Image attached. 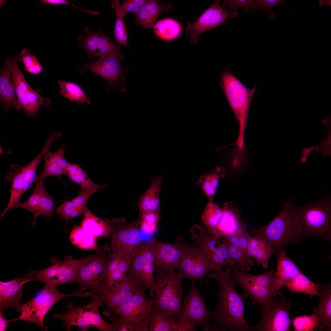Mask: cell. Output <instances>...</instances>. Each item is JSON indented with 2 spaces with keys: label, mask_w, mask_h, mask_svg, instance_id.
Segmentation results:
<instances>
[{
  "label": "cell",
  "mask_w": 331,
  "mask_h": 331,
  "mask_svg": "<svg viewBox=\"0 0 331 331\" xmlns=\"http://www.w3.org/2000/svg\"><path fill=\"white\" fill-rule=\"evenodd\" d=\"M231 267L228 266L225 271L208 275L219 284L218 291L215 294L218 302L210 313L214 322L210 331H253L244 317L245 298L237 291L231 278Z\"/></svg>",
  "instance_id": "1"
},
{
  "label": "cell",
  "mask_w": 331,
  "mask_h": 331,
  "mask_svg": "<svg viewBox=\"0 0 331 331\" xmlns=\"http://www.w3.org/2000/svg\"><path fill=\"white\" fill-rule=\"evenodd\" d=\"M296 205L292 196L286 200L279 213L264 225L250 231L253 236L265 239L275 253L286 249L291 244L299 243L302 239L297 215Z\"/></svg>",
  "instance_id": "2"
},
{
  "label": "cell",
  "mask_w": 331,
  "mask_h": 331,
  "mask_svg": "<svg viewBox=\"0 0 331 331\" xmlns=\"http://www.w3.org/2000/svg\"><path fill=\"white\" fill-rule=\"evenodd\" d=\"M220 76V87L239 125L236 144L240 149H242L250 105L257 87L255 86L251 89L247 88L229 69L222 72Z\"/></svg>",
  "instance_id": "3"
},
{
  "label": "cell",
  "mask_w": 331,
  "mask_h": 331,
  "mask_svg": "<svg viewBox=\"0 0 331 331\" xmlns=\"http://www.w3.org/2000/svg\"><path fill=\"white\" fill-rule=\"evenodd\" d=\"M326 198L297 206V215L301 237L331 241V198L326 189Z\"/></svg>",
  "instance_id": "4"
},
{
  "label": "cell",
  "mask_w": 331,
  "mask_h": 331,
  "mask_svg": "<svg viewBox=\"0 0 331 331\" xmlns=\"http://www.w3.org/2000/svg\"><path fill=\"white\" fill-rule=\"evenodd\" d=\"M93 293L79 289L71 294H65L58 290L56 287L45 284L44 288L34 298L21 305V315L10 320L13 322L21 320L33 323L47 331L48 328L44 324V317L52 306L61 299L69 297L83 298L90 297Z\"/></svg>",
  "instance_id": "5"
},
{
  "label": "cell",
  "mask_w": 331,
  "mask_h": 331,
  "mask_svg": "<svg viewBox=\"0 0 331 331\" xmlns=\"http://www.w3.org/2000/svg\"><path fill=\"white\" fill-rule=\"evenodd\" d=\"M90 297L91 301L88 304L76 306L73 303H68L67 310L65 312L54 314L53 316L61 320L68 331L72 326H78L82 331H86L91 327H96L101 331H114V324L108 323L100 314V307L103 302L100 296L93 293Z\"/></svg>",
  "instance_id": "6"
},
{
  "label": "cell",
  "mask_w": 331,
  "mask_h": 331,
  "mask_svg": "<svg viewBox=\"0 0 331 331\" xmlns=\"http://www.w3.org/2000/svg\"><path fill=\"white\" fill-rule=\"evenodd\" d=\"M55 141L52 137L46 139L44 147L40 154L28 164L22 166L18 164H12L11 170L6 174V178L11 184L10 195L8 204L0 215L2 219L8 211L16 208L21 203L19 199L22 195L29 189L32 184L38 179L36 170L40 161L45 153L49 150L52 143Z\"/></svg>",
  "instance_id": "7"
},
{
  "label": "cell",
  "mask_w": 331,
  "mask_h": 331,
  "mask_svg": "<svg viewBox=\"0 0 331 331\" xmlns=\"http://www.w3.org/2000/svg\"><path fill=\"white\" fill-rule=\"evenodd\" d=\"M184 279L179 272L158 271L154 278L156 295L154 306L163 311L180 315Z\"/></svg>",
  "instance_id": "8"
},
{
  "label": "cell",
  "mask_w": 331,
  "mask_h": 331,
  "mask_svg": "<svg viewBox=\"0 0 331 331\" xmlns=\"http://www.w3.org/2000/svg\"><path fill=\"white\" fill-rule=\"evenodd\" d=\"M97 252L83 258L75 283L78 285L79 289H83L99 295L107 285V268L111 256Z\"/></svg>",
  "instance_id": "9"
},
{
  "label": "cell",
  "mask_w": 331,
  "mask_h": 331,
  "mask_svg": "<svg viewBox=\"0 0 331 331\" xmlns=\"http://www.w3.org/2000/svg\"><path fill=\"white\" fill-rule=\"evenodd\" d=\"M50 260L51 264L47 268L40 271L32 270L25 276L29 281H40L56 287L75 283L83 258L74 259L67 255L63 261L55 257H51Z\"/></svg>",
  "instance_id": "10"
},
{
  "label": "cell",
  "mask_w": 331,
  "mask_h": 331,
  "mask_svg": "<svg viewBox=\"0 0 331 331\" xmlns=\"http://www.w3.org/2000/svg\"><path fill=\"white\" fill-rule=\"evenodd\" d=\"M278 295L279 300L272 298L261 306L260 319L253 327V331H292L289 308L292 304L280 292Z\"/></svg>",
  "instance_id": "11"
},
{
  "label": "cell",
  "mask_w": 331,
  "mask_h": 331,
  "mask_svg": "<svg viewBox=\"0 0 331 331\" xmlns=\"http://www.w3.org/2000/svg\"><path fill=\"white\" fill-rule=\"evenodd\" d=\"M17 57L15 56L10 59V63L11 79L16 95L26 115L35 116L40 108L49 106L50 100L48 97L42 96L40 91L34 90L29 86L17 65Z\"/></svg>",
  "instance_id": "12"
},
{
  "label": "cell",
  "mask_w": 331,
  "mask_h": 331,
  "mask_svg": "<svg viewBox=\"0 0 331 331\" xmlns=\"http://www.w3.org/2000/svg\"><path fill=\"white\" fill-rule=\"evenodd\" d=\"M124 55L118 51L112 53L100 56L97 61L82 66H77L82 74L86 71L93 73L95 75L100 76L107 81V91L116 89L126 82L124 74L128 70L120 64Z\"/></svg>",
  "instance_id": "13"
},
{
  "label": "cell",
  "mask_w": 331,
  "mask_h": 331,
  "mask_svg": "<svg viewBox=\"0 0 331 331\" xmlns=\"http://www.w3.org/2000/svg\"><path fill=\"white\" fill-rule=\"evenodd\" d=\"M112 221L111 231L112 254L131 256L143 242L140 234L141 231L139 219L126 224L125 219Z\"/></svg>",
  "instance_id": "14"
},
{
  "label": "cell",
  "mask_w": 331,
  "mask_h": 331,
  "mask_svg": "<svg viewBox=\"0 0 331 331\" xmlns=\"http://www.w3.org/2000/svg\"><path fill=\"white\" fill-rule=\"evenodd\" d=\"M210 312L205 299L193 282L188 293L185 297L183 307L177 321L196 326L200 325L204 331H210Z\"/></svg>",
  "instance_id": "15"
},
{
  "label": "cell",
  "mask_w": 331,
  "mask_h": 331,
  "mask_svg": "<svg viewBox=\"0 0 331 331\" xmlns=\"http://www.w3.org/2000/svg\"><path fill=\"white\" fill-rule=\"evenodd\" d=\"M147 288L138 279L127 274L121 281L106 287L99 296L111 312L123 305L133 297Z\"/></svg>",
  "instance_id": "16"
},
{
  "label": "cell",
  "mask_w": 331,
  "mask_h": 331,
  "mask_svg": "<svg viewBox=\"0 0 331 331\" xmlns=\"http://www.w3.org/2000/svg\"><path fill=\"white\" fill-rule=\"evenodd\" d=\"M178 270L184 278H188L192 282L198 280L202 283L211 270L203 250L196 245L187 244L183 250Z\"/></svg>",
  "instance_id": "17"
},
{
  "label": "cell",
  "mask_w": 331,
  "mask_h": 331,
  "mask_svg": "<svg viewBox=\"0 0 331 331\" xmlns=\"http://www.w3.org/2000/svg\"><path fill=\"white\" fill-rule=\"evenodd\" d=\"M152 242L155 255L154 271L172 272L176 269L179 270L183 250L187 244L184 239L179 236L172 243L156 240Z\"/></svg>",
  "instance_id": "18"
},
{
  "label": "cell",
  "mask_w": 331,
  "mask_h": 331,
  "mask_svg": "<svg viewBox=\"0 0 331 331\" xmlns=\"http://www.w3.org/2000/svg\"><path fill=\"white\" fill-rule=\"evenodd\" d=\"M219 2V0L214 1L194 23H187L185 34L195 45L200 38V34L226 23L230 15L220 6Z\"/></svg>",
  "instance_id": "19"
},
{
  "label": "cell",
  "mask_w": 331,
  "mask_h": 331,
  "mask_svg": "<svg viewBox=\"0 0 331 331\" xmlns=\"http://www.w3.org/2000/svg\"><path fill=\"white\" fill-rule=\"evenodd\" d=\"M145 291H141L125 304L112 311L113 315L124 321L150 320L154 300L146 296Z\"/></svg>",
  "instance_id": "20"
},
{
  "label": "cell",
  "mask_w": 331,
  "mask_h": 331,
  "mask_svg": "<svg viewBox=\"0 0 331 331\" xmlns=\"http://www.w3.org/2000/svg\"><path fill=\"white\" fill-rule=\"evenodd\" d=\"M84 31L86 33V36H80L78 43L80 48L84 50L89 59L120 51V45L114 43L108 36L102 33L100 30L93 32L87 27L84 29Z\"/></svg>",
  "instance_id": "21"
},
{
  "label": "cell",
  "mask_w": 331,
  "mask_h": 331,
  "mask_svg": "<svg viewBox=\"0 0 331 331\" xmlns=\"http://www.w3.org/2000/svg\"><path fill=\"white\" fill-rule=\"evenodd\" d=\"M275 272L273 267L262 274H252L234 266L231 267L230 277L234 284L244 287L249 291H256L263 287L270 288L273 291Z\"/></svg>",
  "instance_id": "22"
},
{
  "label": "cell",
  "mask_w": 331,
  "mask_h": 331,
  "mask_svg": "<svg viewBox=\"0 0 331 331\" xmlns=\"http://www.w3.org/2000/svg\"><path fill=\"white\" fill-rule=\"evenodd\" d=\"M286 250L281 249L276 252L277 267L275 272L273 291L275 298L281 288L297 276L301 271L294 262L286 254Z\"/></svg>",
  "instance_id": "23"
},
{
  "label": "cell",
  "mask_w": 331,
  "mask_h": 331,
  "mask_svg": "<svg viewBox=\"0 0 331 331\" xmlns=\"http://www.w3.org/2000/svg\"><path fill=\"white\" fill-rule=\"evenodd\" d=\"M29 282L25 277L17 276L14 279L7 282L0 281V311L13 307L20 312V301L22 296V287Z\"/></svg>",
  "instance_id": "24"
},
{
  "label": "cell",
  "mask_w": 331,
  "mask_h": 331,
  "mask_svg": "<svg viewBox=\"0 0 331 331\" xmlns=\"http://www.w3.org/2000/svg\"><path fill=\"white\" fill-rule=\"evenodd\" d=\"M10 63V59L6 58L0 71V100L6 112L12 108L17 111L21 108L19 101L16 99L15 89L11 80Z\"/></svg>",
  "instance_id": "25"
},
{
  "label": "cell",
  "mask_w": 331,
  "mask_h": 331,
  "mask_svg": "<svg viewBox=\"0 0 331 331\" xmlns=\"http://www.w3.org/2000/svg\"><path fill=\"white\" fill-rule=\"evenodd\" d=\"M173 9L171 3L164 5L159 0H147L135 13L134 22L143 28L150 29L156 22L158 16Z\"/></svg>",
  "instance_id": "26"
},
{
  "label": "cell",
  "mask_w": 331,
  "mask_h": 331,
  "mask_svg": "<svg viewBox=\"0 0 331 331\" xmlns=\"http://www.w3.org/2000/svg\"><path fill=\"white\" fill-rule=\"evenodd\" d=\"M318 293L319 302L318 306L313 308V313L319 321L317 331H331V283H325L320 285Z\"/></svg>",
  "instance_id": "27"
},
{
  "label": "cell",
  "mask_w": 331,
  "mask_h": 331,
  "mask_svg": "<svg viewBox=\"0 0 331 331\" xmlns=\"http://www.w3.org/2000/svg\"><path fill=\"white\" fill-rule=\"evenodd\" d=\"M162 180V176L161 175L151 179L149 188L141 195L137 204L139 208V215L149 212L161 214L159 194Z\"/></svg>",
  "instance_id": "28"
},
{
  "label": "cell",
  "mask_w": 331,
  "mask_h": 331,
  "mask_svg": "<svg viewBox=\"0 0 331 331\" xmlns=\"http://www.w3.org/2000/svg\"><path fill=\"white\" fill-rule=\"evenodd\" d=\"M66 147L62 146L59 149L55 152L48 151L44 155V164L43 170L38 179L44 180L45 178L52 175H56L60 178L64 173V170L68 162L64 157Z\"/></svg>",
  "instance_id": "29"
},
{
  "label": "cell",
  "mask_w": 331,
  "mask_h": 331,
  "mask_svg": "<svg viewBox=\"0 0 331 331\" xmlns=\"http://www.w3.org/2000/svg\"><path fill=\"white\" fill-rule=\"evenodd\" d=\"M223 216L215 236L219 239L236 234L246 230L241 223L238 213L226 205L223 208Z\"/></svg>",
  "instance_id": "30"
},
{
  "label": "cell",
  "mask_w": 331,
  "mask_h": 331,
  "mask_svg": "<svg viewBox=\"0 0 331 331\" xmlns=\"http://www.w3.org/2000/svg\"><path fill=\"white\" fill-rule=\"evenodd\" d=\"M247 253L256 261L258 265H261L267 269L269 259L275 253L273 248L264 239L257 236H251L249 241Z\"/></svg>",
  "instance_id": "31"
},
{
  "label": "cell",
  "mask_w": 331,
  "mask_h": 331,
  "mask_svg": "<svg viewBox=\"0 0 331 331\" xmlns=\"http://www.w3.org/2000/svg\"><path fill=\"white\" fill-rule=\"evenodd\" d=\"M204 225H193L190 229L192 240L201 249L207 258L211 256L222 243L219 239L207 233Z\"/></svg>",
  "instance_id": "32"
},
{
  "label": "cell",
  "mask_w": 331,
  "mask_h": 331,
  "mask_svg": "<svg viewBox=\"0 0 331 331\" xmlns=\"http://www.w3.org/2000/svg\"><path fill=\"white\" fill-rule=\"evenodd\" d=\"M81 226L95 237L108 238L113 228L112 221L103 220L92 214L88 209L84 214Z\"/></svg>",
  "instance_id": "33"
},
{
  "label": "cell",
  "mask_w": 331,
  "mask_h": 331,
  "mask_svg": "<svg viewBox=\"0 0 331 331\" xmlns=\"http://www.w3.org/2000/svg\"><path fill=\"white\" fill-rule=\"evenodd\" d=\"M179 315L163 311L154 306L148 331H178L177 321Z\"/></svg>",
  "instance_id": "34"
},
{
  "label": "cell",
  "mask_w": 331,
  "mask_h": 331,
  "mask_svg": "<svg viewBox=\"0 0 331 331\" xmlns=\"http://www.w3.org/2000/svg\"><path fill=\"white\" fill-rule=\"evenodd\" d=\"M320 285L312 281L301 272L284 286L291 293L308 294L312 298L315 296L319 297L318 289Z\"/></svg>",
  "instance_id": "35"
},
{
  "label": "cell",
  "mask_w": 331,
  "mask_h": 331,
  "mask_svg": "<svg viewBox=\"0 0 331 331\" xmlns=\"http://www.w3.org/2000/svg\"><path fill=\"white\" fill-rule=\"evenodd\" d=\"M64 173L78 184L83 190H93L97 191L107 186L106 184L101 185L94 183L78 164L69 163L64 170Z\"/></svg>",
  "instance_id": "36"
},
{
  "label": "cell",
  "mask_w": 331,
  "mask_h": 331,
  "mask_svg": "<svg viewBox=\"0 0 331 331\" xmlns=\"http://www.w3.org/2000/svg\"><path fill=\"white\" fill-rule=\"evenodd\" d=\"M44 180L38 179L30 197L23 203H20L16 207L25 208L33 214L34 219L31 223L32 226L34 225L37 217L40 215L43 193L45 189L44 186Z\"/></svg>",
  "instance_id": "37"
},
{
  "label": "cell",
  "mask_w": 331,
  "mask_h": 331,
  "mask_svg": "<svg viewBox=\"0 0 331 331\" xmlns=\"http://www.w3.org/2000/svg\"><path fill=\"white\" fill-rule=\"evenodd\" d=\"M57 83L60 88L59 92L69 101H74L76 105L84 104H90L91 100L85 94L82 88L73 82L58 80Z\"/></svg>",
  "instance_id": "38"
},
{
  "label": "cell",
  "mask_w": 331,
  "mask_h": 331,
  "mask_svg": "<svg viewBox=\"0 0 331 331\" xmlns=\"http://www.w3.org/2000/svg\"><path fill=\"white\" fill-rule=\"evenodd\" d=\"M223 213V208L210 202L206 204L202 214L201 219L204 226L212 235L215 236Z\"/></svg>",
  "instance_id": "39"
},
{
  "label": "cell",
  "mask_w": 331,
  "mask_h": 331,
  "mask_svg": "<svg viewBox=\"0 0 331 331\" xmlns=\"http://www.w3.org/2000/svg\"><path fill=\"white\" fill-rule=\"evenodd\" d=\"M152 27L154 32L158 36L166 40H172L177 38L182 29L177 21L169 18L159 21Z\"/></svg>",
  "instance_id": "40"
},
{
  "label": "cell",
  "mask_w": 331,
  "mask_h": 331,
  "mask_svg": "<svg viewBox=\"0 0 331 331\" xmlns=\"http://www.w3.org/2000/svg\"><path fill=\"white\" fill-rule=\"evenodd\" d=\"M222 242V243L215 252L207 258L211 270L215 272L223 270L225 266L236 267V264L230 257L227 244L224 242Z\"/></svg>",
  "instance_id": "41"
},
{
  "label": "cell",
  "mask_w": 331,
  "mask_h": 331,
  "mask_svg": "<svg viewBox=\"0 0 331 331\" xmlns=\"http://www.w3.org/2000/svg\"><path fill=\"white\" fill-rule=\"evenodd\" d=\"M97 237L84 230L80 226H74L69 237L70 242L74 245L84 249H92L99 251Z\"/></svg>",
  "instance_id": "42"
},
{
  "label": "cell",
  "mask_w": 331,
  "mask_h": 331,
  "mask_svg": "<svg viewBox=\"0 0 331 331\" xmlns=\"http://www.w3.org/2000/svg\"><path fill=\"white\" fill-rule=\"evenodd\" d=\"M223 169L221 167H218L215 170L201 177L200 182L202 189L211 202L212 198L215 195L218 187L220 178L224 175Z\"/></svg>",
  "instance_id": "43"
},
{
  "label": "cell",
  "mask_w": 331,
  "mask_h": 331,
  "mask_svg": "<svg viewBox=\"0 0 331 331\" xmlns=\"http://www.w3.org/2000/svg\"><path fill=\"white\" fill-rule=\"evenodd\" d=\"M103 314L115 325L114 331H148L150 320L124 321L112 314L108 311L104 310Z\"/></svg>",
  "instance_id": "44"
},
{
  "label": "cell",
  "mask_w": 331,
  "mask_h": 331,
  "mask_svg": "<svg viewBox=\"0 0 331 331\" xmlns=\"http://www.w3.org/2000/svg\"><path fill=\"white\" fill-rule=\"evenodd\" d=\"M230 257L239 270L249 271L254 264L253 258L246 253L240 249L226 242Z\"/></svg>",
  "instance_id": "45"
},
{
  "label": "cell",
  "mask_w": 331,
  "mask_h": 331,
  "mask_svg": "<svg viewBox=\"0 0 331 331\" xmlns=\"http://www.w3.org/2000/svg\"><path fill=\"white\" fill-rule=\"evenodd\" d=\"M116 14V21L114 29L115 40L117 44L128 46V34L124 21V17L120 14L118 9V3L116 2L111 4Z\"/></svg>",
  "instance_id": "46"
},
{
  "label": "cell",
  "mask_w": 331,
  "mask_h": 331,
  "mask_svg": "<svg viewBox=\"0 0 331 331\" xmlns=\"http://www.w3.org/2000/svg\"><path fill=\"white\" fill-rule=\"evenodd\" d=\"M18 60L23 63L25 70L31 74L37 75L44 71L36 57L32 54L29 49L21 50L19 54Z\"/></svg>",
  "instance_id": "47"
},
{
  "label": "cell",
  "mask_w": 331,
  "mask_h": 331,
  "mask_svg": "<svg viewBox=\"0 0 331 331\" xmlns=\"http://www.w3.org/2000/svg\"><path fill=\"white\" fill-rule=\"evenodd\" d=\"M294 331H317L319 321L313 314L310 315L302 314L294 318L291 321Z\"/></svg>",
  "instance_id": "48"
},
{
  "label": "cell",
  "mask_w": 331,
  "mask_h": 331,
  "mask_svg": "<svg viewBox=\"0 0 331 331\" xmlns=\"http://www.w3.org/2000/svg\"><path fill=\"white\" fill-rule=\"evenodd\" d=\"M228 7L229 10L227 12L230 17L238 15L236 12L238 9H242L245 13L250 10H258L256 0H224L223 7Z\"/></svg>",
  "instance_id": "49"
},
{
  "label": "cell",
  "mask_w": 331,
  "mask_h": 331,
  "mask_svg": "<svg viewBox=\"0 0 331 331\" xmlns=\"http://www.w3.org/2000/svg\"><path fill=\"white\" fill-rule=\"evenodd\" d=\"M160 214L152 212L139 215V222L141 230L150 234L157 231V224L160 219Z\"/></svg>",
  "instance_id": "50"
},
{
  "label": "cell",
  "mask_w": 331,
  "mask_h": 331,
  "mask_svg": "<svg viewBox=\"0 0 331 331\" xmlns=\"http://www.w3.org/2000/svg\"><path fill=\"white\" fill-rule=\"evenodd\" d=\"M130 258L131 256L122 257L117 268L107 282L106 287L116 283L124 280L128 270Z\"/></svg>",
  "instance_id": "51"
},
{
  "label": "cell",
  "mask_w": 331,
  "mask_h": 331,
  "mask_svg": "<svg viewBox=\"0 0 331 331\" xmlns=\"http://www.w3.org/2000/svg\"><path fill=\"white\" fill-rule=\"evenodd\" d=\"M146 0H125L119 6V10L121 15L124 17L130 12L135 13L146 2Z\"/></svg>",
  "instance_id": "52"
},
{
  "label": "cell",
  "mask_w": 331,
  "mask_h": 331,
  "mask_svg": "<svg viewBox=\"0 0 331 331\" xmlns=\"http://www.w3.org/2000/svg\"><path fill=\"white\" fill-rule=\"evenodd\" d=\"M285 0H257L256 3L258 10H261L264 12H269L270 17L273 18L275 16L273 9L276 6L281 4L283 6H285Z\"/></svg>",
  "instance_id": "53"
},
{
  "label": "cell",
  "mask_w": 331,
  "mask_h": 331,
  "mask_svg": "<svg viewBox=\"0 0 331 331\" xmlns=\"http://www.w3.org/2000/svg\"><path fill=\"white\" fill-rule=\"evenodd\" d=\"M75 207L72 200L67 201L59 206L55 212L58 213L67 223L71 221L70 216Z\"/></svg>",
  "instance_id": "54"
},
{
  "label": "cell",
  "mask_w": 331,
  "mask_h": 331,
  "mask_svg": "<svg viewBox=\"0 0 331 331\" xmlns=\"http://www.w3.org/2000/svg\"><path fill=\"white\" fill-rule=\"evenodd\" d=\"M97 191L93 190H83L81 193L71 200L75 207H86V204L89 197Z\"/></svg>",
  "instance_id": "55"
},
{
  "label": "cell",
  "mask_w": 331,
  "mask_h": 331,
  "mask_svg": "<svg viewBox=\"0 0 331 331\" xmlns=\"http://www.w3.org/2000/svg\"><path fill=\"white\" fill-rule=\"evenodd\" d=\"M251 237V236L247 233L246 230H244L238 234V248L247 253V246Z\"/></svg>",
  "instance_id": "56"
},
{
  "label": "cell",
  "mask_w": 331,
  "mask_h": 331,
  "mask_svg": "<svg viewBox=\"0 0 331 331\" xmlns=\"http://www.w3.org/2000/svg\"><path fill=\"white\" fill-rule=\"evenodd\" d=\"M40 2L41 4H51L55 5H70L75 9L80 10V8L74 5L66 0H41Z\"/></svg>",
  "instance_id": "57"
},
{
  "label": "cell",
  "mask_w": 331,
  "mask_h": 331,
  "mask_svg": "<svg viewBox=\"0 0 331 331\" xmlns=\"http://www.w3.org/2000/svg\"><path fill=\"white\" fill-rule=\"evenodd\" d=\"M10 322H11L10 320L5 318L3 316V312L0 311V331H5Z\"/></svg>",
  "instance_id": "58"
},
{
  "label": "cell",
  "mask_w": 331,
  "mask_h": 331,
  "mask_svg": "<svg viewBox=\"0 0 331 331\" xmlns=\"http://www.w3.org/2000/svg\"><path fill=\"white\" fill-rule=\"evenodd\" d=\"M86 207H75L70 216L71 219L77 216H80L82 214H84L87 210Z\"/></svg>",
  "instance_id": "59"
},
{
  "label": "cell",
  "mask_w": 331,
  "mask_h": 331,
  "mask_svg": "<svg viewBox=\"0 0 331 331\" xmlns=\"http://www.w3.org/2000/svg\"><path fill=\"white\" fill-rule=\"evenodd\" d=\"M319 3L321 8L323 7L325 5H328L331 7V0H319Z\"/></svg>",
  "instance_id": "60"
}]
</instances>
